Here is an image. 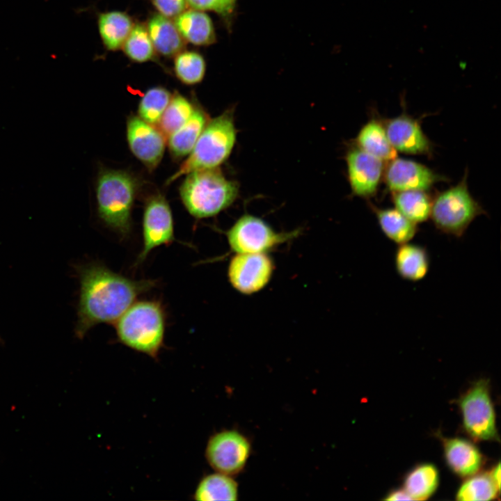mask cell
I'll use <instances>...</instances> for the list:
<instances>
[{
    "instance_id": "25",
    "label": "cell",
    "mask_w": 501,
    "mask_h": 501,
    "mask_svg": "<svg viewBox=\"0 0 501 501\" xmlns=\"http://www.w3.org/2000/svg\"><path fill=\"white\" fill-rule=\"evenodd\" d=\"M438 482L439 475L436 466L424 463L406 475L404 487L413 500H425L435 492Z\"/></svg>"
},
{
    "instance_id": "18",
    "label": "cell",
    "mask_w": 501,
    "mask_h": 501,
    "mask_svg": "<svg viewBox=\"0 0 501 501\" xmlns=\"http://www.w3.org/2000/svg\"><path fill=\"white\" fill-rule=\"evenodd\" d=\"M208 121L205 111L195 107L189 120L168 137V149L173 157L182 159L191 152Z\"/></svg>"
},
{
    "instance_id": "15",
    "label": "cell",
    "mask_w": 501,
    "mask_h": 501,
    "mask_svg": "<svg viewBox=\"0 0 501 501\" xmlns=\"http://www.w3.org/2000/svg\"><path fill=\"white\" fill-rule=\"evenodd\" d=\"M385 130L397 151L413 154H427L430 151V142L418 122L406 115L388 120Z\"/></svg>"
},
{
    "instance_id": "30",
    "label": "cell",
    "mask_w": 501,
    "mask_h": 501,
    "mask_svg": "<svg viewBox=\"0 0 501 501\" xmlns=\"http://www.w3.org/2000/svg\"><path fill=\"white\" fill-rule=\"evenodd\" d=\"M175 72L177 78L184 84H198L202 81L205 73V60L196 52H182L175 58Z\"/></svg>"
},
{
    "instance_id": "8",
    "label": "cell",
    "mask_w": 501,
    "mask_h": 501,
    "mask_svg": "<svg viewBox=\"0 0 501 501\" xmlns=\"http://www.w3.org/2000/svg\"><path fill=\"white\" fill-rule=\"evenodd\" d=\"M466 432L479 440H497L495 415L489 392L488 381L475 383L459 399Z\"/></svg>"
},
{
    "instance_id": "6",
    "label": "cell",
    "mask_w": 501,
    "mask_h": 501,
    "mask_svg": "<svg viewBox=\"0 0 501 501\" xmlns=\"http://www.w3.org/2000/svg\"><path fill=\"white\" fill-rule=\"evenodd\" d=\"M467 174L456 186L440 193L431 202L430 218L442 233L460 238L476 217L485 213L468 189Z\"/></svg>"
},
{
    "instance_id": "4",
    "label": "cell",
    "mask_w": 501,
    "mask_h": 501,
    "mask_svg": "<svg viewBox=\"0 0 501 501\" xmlns=\"http://www.w3.org/2000/svg\"><path fill=\"white\" fill-rule=\"evenodd\" d=\"M137 189L136 178L123 170H104L97 179L98 216L122 237H127L132 230V211Z\"/></svg>"
},
{
    "instance_id": "22",
    "label": "cell",
    "mask_w": 501,
    "mask_h": 501,
    "mask_svg": "<svg viewBox=\"0 0 501 501\" xmlns=\"http://www.w3.org/2000/svg\"><path fill=\"white\" fill-rule=\"evenodd\" d=\"M356 142L359 148L382 161L397 158V150L390 144L385 128L376 120L369 121L361 128Z\"/></svg>"
},
{
    "instance_id": "11",
    "label": "cell",
    "mask_w": 501,
    "mask_h": 501,
    "mask_svg": "<svg viewBox=\"0 0 501 501\" xmlns=\"http://www.w3.org/2000/svg\"><path fill=\"white\" fill-rule=\"evenodd\" d=\"M273 270V262L267 253H236L229 262L228 278L235 290L250 295L268 285Z\"/></svg>"
},
{
    "instance_id": "26",
    "label": "cell",
    "mask_w": 501,
    "mask_h": 501,
    "mask_svg": "<svg viewBox=\"0 0 501 501\" xmlns=\"http://www.w3.org/2000/svg\"><path fill=\"white\" fill-rule=\"evenodd\" d=\"M393 202L395 209L417 225L430 218L432 202L424 191L395 192Z\"/></svg>"
},
{
    "instance_id": "33",
    "label": "cell",
    "mask_w": 501,
    "mask_h": 501,
    "mask_svg": "<svg viewBox=\"0 0 501 501\" xmlns=\"http://www.w3.org/2000/svg\"><path fill=\"white\" fill-rule=\"evenodd\" d=\"M161 15L166 17H177L184 11L186 0H152Z\"/></svg>"
},
{
    "instance_id": "14",
    "label": "cell",
    "mask_w": 501,
    "mask_h": 501,
    "mask_svg": "<svg viewBox=\"0 0 501 501\" xmlns=\"http://www.w3.org/2000/svg\"><path fill=\"white\" fill-rule=\"evenodd\" d=\"M388 165L385 180L394 191H426L442 178L427 166L411 160L395 158Z\"/></svg>"
},
{
    "instance_id": "36",
    "label": "cell",
    "mask_w": 501,
    "mask_h": 501,
    "mask_svg": "<svg viewBox=\"0 0 501 501\" xmlns=\"http://www.w3.org/2000/svg\"><path fill=\"white\" fill-rule=\"evenodd\" d=\"M0 341H1V339H0Z\"/></svg>"
},
{
    "instance_id": "31",
    "label": "cell",
    "mask_w": 501,
    "mask_h": 501,
    "mask_svg": "<svg viewBox=\"0 0 501 501\" xmlns=\"http://www.w3.org/2000/svg\"><path fill=\"white\" fill-rule=\"evenodd\" d=\"M123 45L126 54L134 61L145 62L153 56L154 47L148 30L141 24L132 28Z\"/></svg>"
},
{
    "instance_id": "21",
    "label": "cell",
    "mask_w": 501,
    "mask_h": 501,
    "mask_svg": "<svg viewBox=\"0 0 501 501\" xmlns=\"http://www.w3.org/2000/svg\"><path fill=\"white\" fill-rule=\"evenodd\" d=\"M147 30L153 47L165 56L177 54L183 47L182 36L175 24L161 14L150 18Z\"/></svg>"
},
{
    "instance_id": "13",
    "label": "cell",
    "mask_w": 501,
    "mask_h": 501,
    "mask_svg": "<svg viewBox=\"0 0 501 501\" xmlns=\"http://www.w3.org/2000/svg\"><path fill=\"white\" fill-rule=\"evenodd\" d=\"M346 161L353 193L364 198L372 196L381 178L383 161L358 147L348 152Z\"/></svg>"
},
{
    "instance_id": "10",
    "label": "cell",
    "mask_w": 501,
    "mask_h": 501,
    "mask_svg": "<svg viewBox=\"0 0 501 501\" xmlns=\"http://www.w3.org/2000/svg\"><path fill=\"white\" fill-rule=\"evenodd\" d=\"M176 241L170 207L164 196L155 194L146 201L143 216V248L134 266L141 264L155 248Z\"/></svg>"
},
{
    "instance_id": "16",
    "label": "cell",
    "mask_w": 501,
    "mask_h": 501,
    "mask_svg": "<svg viewBox=\"0 0 501 501\" xmlns=\"http://www.w3.org/2000/svg\"><path fill=\"white\" fill-rule=\"evenodd\" d=\"M443 440L446 462L454 473L465 477L479 470L483 456L472 443L461 438Z\"/></svg>"
},
{
    "instance_id": "28",
    "label": "cell",
    "mask_w": 501,
    "mask_h": 501,
    "mask_svg": "<svg viewBox=\"0 0 501 501\" xmlns=\"http://www.w3.org/2000/svg\"><path fill=\"white\" fill-rule=\"evenodd\" d=\"M466 480L456 493L460 501H480L495 499L500 491L490 472L473 475Z\"/></svg>"
},
{
    "instance_id": "32",
    "label": "cell",
    "mask_w": 501,
    "mask_h": 501,
    "mask_svg": "<svg viewBox=\"0 0 501 501\" xmlns=\"http://www.w3.org/2000/svg\"><path fill=\"white\" fill-rule=\"evenodd\" d=\"M196 10H209L223 16L229 15L233 10L236 0H186Z\"/></svg>"
},
{
    "instance_id": "12",
    "label": "cell",
    "mask_w": 501,
    "mask_h": 501,
    "mask_svg": "<svg viewBox=\"0 0 501 501\" xmlns=\"http://www.w3.org/2000/svg\"><path fill=\"white\" fill-rule=\"evenodd\" d=\"M127 138L133 154L150 170L160 163L166 146V136L154 125L140 117L131 116L127 122Z\"/></svg>"
},
{
    "instance_id": "1",
    "label": "cell",
    "mask_w": 501,
    "mask_h": 501,
    "mask_svg": "<svg viewBox=\"0 0 501 501\" xmlns=\"http://www.w3.org/2000/svg\"><path fill=\"white\" fill-rule=\"evenodd\" d=\"M74 269L79 282L74 334L80 340L97 324L114 323L138 296L157 284L154 280L125 277L97 262Z\"/></svg>"
},
{
    "instance_id": "3",
    "label": "cell",
    "mask_w": 501,
    "mask_h": 501,
    "mask_svg": "<svg viewBox=\"0 0 501 501\" xmlns=\"http://www.w3.org/2000/svg\"><path fill=\"white\" fill-rule=\"evenodd\" d=\"M114 324L119 342L153 358L158 357L166 328V313L159 301L134 303Z\"/></svg>"
},
{
    "instance_id": "7",
    "label": "cell",
    "mask_w": 501,
    "mask_h": 501,
    "mask_svg": "<svg viewBox=\"0 0 501 501\" xmlns=\"http://www.w3.org/2000/svg\"><path fill=\"white\" fill-rule=\"evenodd\" d=\"M298 234V230L277 232L262 218L248 214L240 216L225 233L235 253H267Z\"/></svg>"
},
{
    "instance_id": "9",
    "label": "cell",
    "mask_w": 501,
    "mask_h": 501,
    "mask_svg": "<svg viewBox=\"0 0 501 501\" xmlns=\"http://www.w3.org/2000/svg\"><path fill=\"white\" fill-rule=\"evenodd\" d=\"M250 453L251 443L246 436L237 430H223L209 438L205 457L216 472L233 477L244 469Z\"/></svg>"
},
{
    "instance_id": "5",
    "label": "cell",
    "mask_w": 501,
    "mask_h": 501,
    "mask_svg": "<svg viewBox=\"0 0 501 501\" xmlns=\"http://www.w3.org/2000/svg\"><path fill=\"white\" fill-rule=\"evenodd\" d=\"M236 134L232 110L228 109L209 120L189 156L168 178L166 184L193 170L218 167L229 157Z\"/></svg>"
},
{
    "instance_id": "29",
    "label": "cell",
    "mask_w": 501,
    "mask_h": 501,
    "mask_svg": "<svg viewBox=\"0 0 501 501\" xmlns=\"http://www.w3.org/2000/svg\"><path fill=\"white\" fill-rule=\"evenodd\" d=\"M171 97L170 92L164 88H150L139 102L138 117L151 125L158 124Z\"/></svg>"
},
{
    "instance_id": "34",
    "label": "cell",
    "mask_w": 501,
    "mask_h": 501,
    "mask_svg": "<svg viewBox=\"0 0 501 501\" xmlns=\"http://www.w3.org/2000/svg\"><path fill=\"white\" fill-rule=\"evenodd\" d=\"M385 500H390V501H396V500H412L410 495L406 493V491L403 489H398L391 491L386 498H384Z\"/></svg>"
},
{
    "instance_id": "2",
    "label": "cell",
    "mask_w": 501,
    "mask_h": 501,
    "mask_svg": "<svg viewBox=\"0 0 501 501\" xmlns=\"http://www.w3.org/2000/svg\"><path fill=\"white\" fill-rule=\"evenodd\" d=\"M185 175L180 196L186 210L196 218L216 216L238 196V184L227 179L217 168L196 170Z\"/></svg>"
},
{
    "instance_id": "19",
    "label": "cell",
    "mask_w": 501,
    "mask_h": 501,
    "mask_svg": "<svg viewBox=\"0 0 501 501\" xmlns=\"http://www.w3.org/2000/svg\"><path fill=\"white\" fill-rule=\"evenodd\" d=\"M181 36L195 45H207L215 40V33L209 17L200 10L184 11L175 23Z\"/></svg>"
},
{
    "instance_id": "27",
    "label": "cell",
    "mask_w": 501,
    "mask_h": 501,
    "mask_svg": "<svg viewBox=\"0 0 501 501\" xmlns=\"http://www.w3.org/2000/svg\"><path fill=\"white\" fill-rule=\"evenodd\" d=\"M194 109L185 97L179 93L173 95L158 122V129L168 137L189 120Z\"/></svg>"
},
{
    "instance_id": "17",
    "label": "cell",
    "mask_w": 501,
    "mask_h": 501,
    "mask_svg": "<svg viewBox=\"0 0 501 501\" xmlns=\"http://www.w3.org/2000/svg\"><path fill=\"white\" fill-rule=\"evenodd\" d=\"M397 274L404 280L419 282L429 273L430 257L422 246L409 242L398 245L394 257Z\"/></svg>"
},
{
    "instance_id": "35",
    "label": "cell",
    "mask_w": 501,
    "mask_h": 501,
    "mask_svg": "<svg viewBox=\"0 0 501 501\" xmlns=\"http://www.w3.org/2000/svg\"><path fill=\"white\" fill-rule=\"evenodd\" d=\"M491 476L496 486L500 488V462L491 470Z\"/></svg>"
},
{
    "instance_id": "20",
    "label": "cell",
    "mask_w": 501,
    "mask_h": 501,
    "mask_svg": "<svg viewBox=\"0 0 501 501\" xmlns=\"http://www.w3.org/2000/svg\"><path fill=\"white\" fill-rule=\"evenodd\" d=\"M379 227L385 237L399 245L411 241L418 233L417 224L404 216L397 209L372 207Z\"/></svg>"
},
{
    "instance_id": "23",
    "label": "cell",
    "mask_w": 501,
    "mask_h": 501,
    "mask_svg": "<svg viewBox=\"0 0 501 501\" xmlns=\"http://www.w3.org/2000/svg\"><path fill=\"white\" fill-rule=\"evenodd\" d=\"M238 484L232 476L217 472L205 476L196 486L193 499L202 501L237 500Z\"/></svg>"
},
{
    "instance_id": "24",
    "label": "cell",
    "mask_w": 501,
    "mask_h": 501,
    "mask_svg": "<svg viewBox=\"0 0 501 501\" xmlns=\"http://www.w3.org/2000/svg\"><path fill=\"white\" fill-rule=\"evenodd\" d=\"M98 28L102 40L107 49L116 50L123 45L133 28V24L125 13L113 11L99 15Z\"/></svg>"
}]
</instances>
